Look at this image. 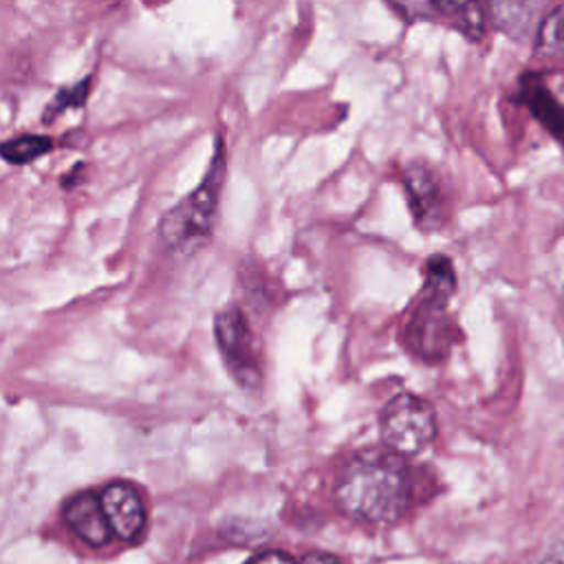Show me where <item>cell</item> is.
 Here are the masks:
<instances>
[{"label": "cell", "mask_w": 564, "mask_h": 564, "mask_svg": "<svg viewBox=\"0 0 564 564\" xmlns=\"http://www.w3.org/2000/svg\"><path fill=\"white\" fill-rule=\"evenodd\" d=\"M88 86H90V79L86 77V79H82L79 84L59 90L57 97L46 106L44 121H48L51 117H57L59 112H64V110H68V108H79V106H84L86 95H88Z\"/></svg>", "instance_id": "5bb4252c"}, {"label": "cell", "mask_w": 564, "mask_h": 564, "mask_svg": "<svg viewBox=\"0 0 564 564\" xmlns=\"http://www.w3.org/2000/svg\"><path fill=\"white\" fill-rule=\"evenodd\" d=\"M99 498L115 538L134 542L145 529V505L139 489L130 482L115 480L101 489Z\"/></svg>", "instance_id": "52a82bcc"}, {"label": "cell", "mask_w": 564, "mask_h": 564, "mask_svg": "<svg viewBox=\"0 0 564 564\" xmlns=\"http://www.w3.org/2000/svg\"><path fill=\"white\" fill-rule=\"evenodd\" d=\"M520 99L529 112L564 143V106L553 97L540 75L527 73L520 79Z\"/></svg>", "instance_id": "30bf717a"}, {"label": "cell", "mask_w": 564, "mask_h": 564, "mask_svg": "<svg viewBox=\"0 0 564 564\" xmlns=\"http://www.w3.org/2000/svg\"><path fill=\"white\" fill-rule=\"evenodd\" d=\"M403 189L414 223L423 231L438 229L445 218V205L436 174L427 165L414 163L403 172Z\"/></svg>", "instance_id": "8992f818"}, {"label": "cell", "mask_w": 564, "mask_h": 564, "mask_svg": "<svg viewBox=\"0 0 564 564\" xmlns=\"http://www.w3.org/2000/svg\"><path fill=\"white\" fill-rule=\"evenodd\" d=\"M487 9L491 13L489 18L494 20V24L513 37L527 35L533 22V15L538 11V7L531 2H498V4H489Z\"/></svg>", "instance_id": "7c38bea8"}, {"label": "cell", "mask_w": 564, "mask_h": 564, "mask_svg": "<svg viewBox=\"0 0 564 564\" xmlns=\"http://www.w3.org/2000/svg\"><path fill=\"white\" fill-rule=\"evenodd\" d=\"M438 423L430 401L412 394H394L381 410L379 434L388 449L408 458L421 454L436 436Z\"/></svg>", "instance_id": "277c9868"}, {"label": "cell", "mask_w": 564, "mask_h": 564, "mask_svg": "<svg viewBox=\"0 0 564 564\" xmlns=\"http://www.w3.org/2000/svg\"><path fill=\"white\" fill-rule=\"evenodd\" d=\"M300 564H341V562L328 553H308L302 557Z\"/></svg>", "instance_id": "2e32d148"}, {"label": "cell", "mask_w": 564, "mask_h": 564, "mask_svg": "<svg viewBox=\"0 0 564 564\" xmlns=\"http://www.w3.org/2000/svg\"><path fill=\"white\" fill-rule=\"evenodd\" d=\"M392 9H397L399 13H403L405 18L414 20V18H441L445 22H449L454 29H458L460 33H465L471 40L482 37L485 33V7L482 4H458V2H432V4H392Z\"/></svg>", "instance_id": "9c48e42d"}, {"label": "cell", "mask_w": 564, "mask_h": 564, "mask_svg": "<svg viewBox=\"0 0 564 564\" xmlns=\"http://www.w3.org/2000/svg\"><path fill=\"white\" fill-rule=\"evenodd\" d=\"M423 275L425 286L405 324L403 344L419 359L438 361L449 352L458 335V328L447 313L449 297L456 291V273L452 260L436 253L427 258Z\"/></svg>", "instance_id": "7a4b0ae2"}, {"label": "cell", "mask_w": 564, "mask_h": 564, "mask_svg": "<svg viewBox=\"0 0 564 564\" xmlns=\"http://www.w3.org/2000/svg\"><path fill=\"white\" fill-rule=\"evenodd\" d=\"M544 564H564V546H555L551 553H546Z\"/></svg>", "instance_id": "e0dca14e"}, {"label": "cell", "mask_w": 564, "mask_h": 564, "mask_svg": "<svg viewBox=\"0 0 564 564\" xmlns=\"http://www.w3.org/2000/svg\"><path fill=\"white\" fill-rule=\"evenodd\" d=\"M214 333L223 361L234 381L242 390H258L262 386L260 348L245 313L236 304L225 306L216 315Z\"/></svg>", "instance_id": "5b68a950"}, {"label": "cell", "mask_w": 564, "mask_h": 564, "mask_svg": "<svg viewBox=\"0 0 564 564\" xmlns=\"http://www.w3.org/2000/svg\"><path fill=\"white\" fill-rule=\"evenodd\" d=\"M414 494L412 469L388 447L355 452L335 476V505L350 518L366 522L399 520Z\"/></svg>", "instance_id": "6da1fadb"}, {"label": "cell", "mask_w": 564, "mask_h": 564, "mask_svg": "<svg viewBox=\"0 0 564 564\" xmlns=\"http://www.w3.org/2000/svg\"><path fill=\"white\" fill-rule=\"evenodd\" d=\"M53 148V139L46 134H22L2 143V156L11 165H26Z\"/></svg>", "instance_id": "4fadbf2b"}, {"label": "cell", "mask_w": 564, "mask_h": 564, "mask_svg": "<svg viewBox=\"0 0 564 564\" xmlns=\"http://www.w3.org/2000/svg\"><path fill=\"white\" fill-rule=\"evenodd\" d=\"M225 176V150L223 143L216 145V154L198 183L183 200H178L159 223V236L165 247L174 251H192L207 240L214 214L218 205V194Z\"/></svg>", "instance_id": "3957f363"}, {"label": "cell", "mask_w": 564, "mask_h": 564, "mask_svg": "<svg viewBox=\"0 0 564 564\" xmlns=\"http://www.w3.org/2000/svg\"><path fill=\"white\" fill-rule=\"evenodd\" d=\"M249 564H297V562L282 551H262L256 557H251Z\"/></svg>", "instance_id": "9a60e30c"}, {"label": "cell", "mask_w": 564, "mask_h": 564, "mask_svg": "<svg viewBox=\"0 0 564 564\" xmlns=\"http://www.w3.org/2000/svg\"><path fill=\"white\" fill-rule=\"evenodd\" d=\"M533 48L542 59H564V7H553L538 20Z\"/></svg>", "instance_id": "8fae6325"}, {"label": "cell", "mask_w": 564, "mask_h": 564, "mask_svg": "<svg viewBox=\"0 0 564 564\" xmlns=\"http://www.w3.org/2000/svg\"><path fill=\"white\" fill-rule=\"evenodd\" d=\"M64 520L70 531L88 546H106L112 540V527L101 507L99 494L79 491L64 505Z\"/></svg>", "instance_id": "ba28073f"}]
</instances>
